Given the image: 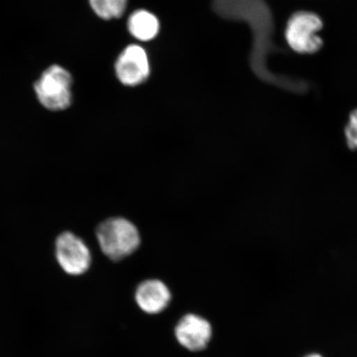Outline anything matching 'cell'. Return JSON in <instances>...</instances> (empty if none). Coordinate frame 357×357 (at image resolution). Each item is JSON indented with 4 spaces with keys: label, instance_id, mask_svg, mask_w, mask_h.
<instances>
[{
    "label": "cell",
    "instance_id": "cell-1",
    "mask_svg": "<svg viewBox=\"0 0 357 357\" xmlns=\"http://www.w3.org/2000/svg\"><path fill=\"white\" fill-rule=\"evenodd\" d=\"M214 12L222 19L247 22L253 33L251 65L255 73L266 78L265 58L271 48V17L264 0H212Z\"/></svg>",
    "mask_w": 357,
    "mask_h": 357
},
{
    "label": "cell",
    "instance_id": "cell-2",
    "mask_svg": "<svg viewBox=\"0 0 357 357\" xmlns=\"http://www.w3.org/2000/svg\"><path fill=\"white\" fill-rule=\"evenodd\" d=\"M102 254L109 260L120 261L132 255L141 244V236L133 223L122 217L110 218L96 229Z\"/></svg>",
    "mask_w": 357,
    "mask_h": 357
},
{
    "label": "cell",
    "instance_id": "cell-3",
    "mask_svg": "<svg viewBox=\"0 0 357 357\" xmlns=\"http://www.w3.org/2000/svg\"><path fill=\"white\" fill-rule=\"evenodd\" d=\"M73 82L68 70L61 66H51L34 84L40 104L51 111L66 109L73 101Z\"/></svg>",
    "mask_w": 357,
    "mask_h": 357
},
{
    "label": "cell",
    "instance_id": "cell-4",
    "mask_svg": "<svg viewBox=\"0 0 357 357\" xmlns=\"http://www.w3.org/2000/svg\"><path fill=\"white\" fill-rule=\"evenodd\" d=\"M323 29V21L314 13H294L285 29L289 46L298 53H315L323 47V39L318 33Z\"/></svg>",
    "mask_w": 357,
    "mask_h": 357
},
{
    "label": "cell",
    "instance_id": "cell-5",
    "mask_svg": "<svg viewBox=\"0 0 357 357\" xmlns=\"http://www.w3.org/2000/svg\"><path fill=\"white\" fill-rule=\"evenodd\" d=\"M56 257L58 264L67 275H82L92 263L91 250L82 238L65 231L56 241Z\"/></svg>",
    "mask_w": 357,
    "mask_h": 357
},
{
    "label": "cell",
    "instance_id": "cell-6",
    "mask_svg": "<svg viewBox=\"0 0 357 357\" xmlns=\"http://www.w3.org/2000/svg\"><path fill=\"white\" fill-rule=\"evenodd\" d=\"M116 75L126 86H137L149 79V58L144 47L132 44L120 53L115 63Z\"/></svg>",
    "mask_w": 357,
    "mask_h": 357
},
{
    "label": "cell",
    "instance_id": "cell-7",
    "mask_svg": "<svg viewBox=\"0 0 357 357\" xmlns=\"http://www.w3.org/2000/svg\"><path fill=\"white\" fill-rule=\"evenodd\" d=\"M177 342L187 351L206 349L213 337V327L208 320L195 314H187L178 320L175 330Z\"/></svg>",
    "mask_w": 357,
    "mask_h": 357
},
{
    "label": "cell",
    "instance_id": "cell-8",
    "mask_svg": "<svg viewBox=\"0 0 357 357\" xmlns=\"http://www.w3.org/2000/svg\"><path fill=\"white\" fill-rule=\"evenodd\" d=\"M134 298L142 312L146 314L156 315L167 309L172 294L171 289L162 280L149 279L137 285Z\"/></svg>",
    "mask_w": 357,
    "mask_h": 357
},
{
    "label": "cell",
    "instance_id": "cell-9",
    "mask_svg": "<svg viewBox=\"0 0 357 357\" xmlns=\"http://www.w3.org/2000/svg\"><path fill=\"white\" fill-rule=\"evenodd\" d=\"M128 29L133 38L142 42H149L158 35L160 22L153 13L139 10L129 17Z\"/></svg>",
    "mask_w": 357,
    "mask_h": 357
},
{
    "label": "cell",
    "instance_id": "cell-10",
    "mask_svg": "<svg viewBox=\"0 0 357 357\" xmlns=\"http://www.w3.org/2000/svg\"><path fill=\"white\" fill-rule=\"evenodd\" d=\"M93 12L105 20L119 19L127 8L128 0H89Z\"/></svg>",
    "mask_w": 357,
    "mask_h": 357
},
{
    "label": "cell",
    "instance_id": "cell-11",
    "mask_svg": "<svg viewBox=\"0 0 357 357\" xmlns=\"http://www.w3.org/2000/svg\"><path fill=\"white\" fill-rule=\"evenodd\" d=\"M347 146L352 150L357 149V109L352 112L345 128Z\"/></svg>",
    "mask_w": 357,
    "mask_h": 357
},
{
    "label": "cell",
    "instance_id": "cell-12",
    "mask_svg": "<svg viewBox=\"0 0 357 357\" xmlns=\"http://www.w3.org/2000/svg\"><path fill=\"white\" fill-rule=\"evenodd\" d=\"M306 357H323V356H320L319 354H312V355L307 356Z\"/></svg>",
    "mask_w": 357,
    "mask_h": 357
}]
</instances>
